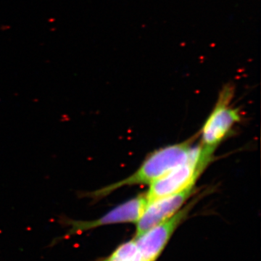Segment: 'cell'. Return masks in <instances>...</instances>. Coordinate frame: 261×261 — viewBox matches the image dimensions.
<instances>
[{"mask_svg":"<svg viewBox=\"0 0 261 261\" xmlns=\"http://www.w3.org/2000/svg\"><path fill=\"white\" fill-rule=\"evenodd\" d=\"M192 144L193 140L189 139L160 148L150 153L139 168L127 178L96 191L86 192L83 195L92 199L99 200L123 187L150 185L187 160L193 147Z\"/></svg>","mask_w":261,"mask_h":261,"instance_id":"6da1fadb","label":"cell"},{"mask_svg":"<svg viewBox=\"0 0 261 261\" xmlns=\"http://www.w3.org/2000/svg\"><path fill=\"white\" fill-rule=\"evenodd\" d=\"M132 261H141L140 258H139V255H138V253H137V255L136 256L135 258H134V260H133Z\"/></svg>","mask_w":261,"mask_h":261,"instance_id":"ba28073f","label":"cell"},{"mask_svg":"<svg viewBox=\"0 0 261 261\" xmlns=\"http://www.w3.org/2000/svg\"><path fill=\"white\" fill-rule=\"evenodd\" d=\"M147 204L145 194L138 196L118 205L111 209L98 219L89 221H68L71 229L68 235L77 234L89 229L105 225L123 223H137Z\"/></svg>","mask_w":261,"mask_h":261,"instance_id":"8992f818","label":"cell"},{"mask_svg":"<svg viewBox=\"0 0 261 261\" xmlns=\"http://www.w3.org/2000/svg\"><path fill=\"white\" fill-rule=\"evenodd\" d=\"M197 199L184 205L175 215L135 237L141 261H156L181 222L187 218Z\"/></svg>","mask_w":261,"mask_h":261,"instance_id":"277c9868","label":"cell"},{"mask_svg":"<svg viewBox=\"0 0 261 261\" xmlns=\"http://www.w3.org/2000/svg\"><path fill=\"white\" fill-rule=\"evenodd\" d=\"M194 186H190L178 193L148 202L140 218L137 222L135 237L168 219L180 210L195 193Z\"/></svg>","mask_w":261,"mask_h":261,"instance_id":"5b68a950","label":"cell"},{"mask_svg":"<svg viewBox=\"0 0 261 261\" xmlns=\"http://www.w3.org/2000/svg\"><path fill=\"white\" fill-rule=\"evenodd\" d=\"M137 253L135 240H132L122 244L109 257L102 261H132Z\"/></svg>","mask_w":261,"mask_h":261,"instance_id":"52a82bcc","label":"cell"},{"mask_svg":"<svg viewBox=\"0 0 261 261\" xmlns=\"http://www.w3.org/2000/svg\"><path fill=\"white\" fill-rule=\"evenodd\" d=\"M207 167L200 159V146H193L187 160L149 185L145 194L147 203L195 185Z\"/></svg>","mask_w":261,"mask_h":261,"instance_id":"3957f363","label":"cell"},{"mask_svg":"<svg viewBox=\"0 0 261 261\" xmlns=\"http://www.w3.org/2000/svg\"><path fill=\"white\" fill-rule=\"evenodd\" d=\"M233 87H223L213 110L205 122L201 131L200 157L203 163L208 165L215 149L226 139L233 127L241 121L240 110L231 105Z\"/></svg>","mask_w":261,"mask_h":261,"instance_id":"7a4b0ae2","label":"cell"}]
</instances>
